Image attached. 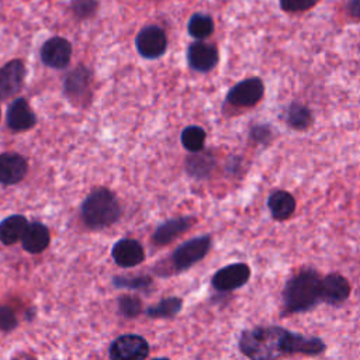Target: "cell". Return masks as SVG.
<instances>
[{"label":"cell","instance_id":"5bb4252c","mask_svg":"<svg viewBox=\"0 0 360 360\" xmlns=\"http://www.w3.org/2000/svg\"><path fill=\"white\" fill-rule=\"evenodd\" d=\"M27 173L25 159L13 152H4L0 155V184H15L24 179Z\"/></svg>","mask_w":360,"mask_h":360},{"label":"cell","instance_id":"4dcf8cb0","mask_svg":"<svg viewBox=\"0 0 360 360\" xmlns=\"http://www.w3.org/2000/svg\"><path fill=\"white\" fill-rule=\"evenodd\" d=\"M269 128H263V127H255L253 129H252V136L255 138V139H257V141H262L263 139V135H266V136H269Z\"/></svg>","mask_w":360,"mask_h":360},{"label":"cell","instance_id":"ffe728a7","mask_svg":"<svg viewBox=\"0 0 360 360\" xmlns=\"http://www.w3.org/2000/svg\"><path fill=\"white\" fill-rule=\"evenodd\" d=\"M285 121L292 129L305 131L312 124V114L307 105L301 103H292L287 110Z\"/></svg>","mask_w":360,"mask_h":360},{"label":"cell","instance_id":"4316f807","mask_svg":"<svg viewBox=\"0 0 360 360\" xmlns=\"http://www.w3.org/2000/svg\"><path fill=\"white\" fill-rule=\"evenodd\" d=\"M319 0H278L281 10L287 13H300L312 8Z\"/></svg>","mask_w":360,"mask_h":360},{"label":"cell","instance_id":"ac0fdd59","mask_svg":"<svg viewBox=\"0 0 360 360\" xmlns=\"http://www.w3.org/2000/svg\"><path fill=\"white\" fill-rule=\"evenodd\" d=\"M193 224H194V219L190 217H181V218L166 221L155 231L152 239L156 245H167L173 239L184 233L188 228H191Z\"/></svg>","mask_w":360,"mask_h":360},{"label":"cell","instance_id":"1f68e13d","mask_svg":"<svg viewBox=\"0 0 360 360\" xmlns=\"http://www.w3.org/2000/svg\"><path fill=\"white\" fill-rule=\"evenodd\" d=\"M153 360H169V359H165V357H158V359H153Z\"/></svg>","mask_w":360,"mask_h":360},{"label":"cell","instance_id":"cb8c5ba5","mask_svg":"<svg viewBox=\"0 0 360 360\" xmlns=\"http://www.w3.org/2000/svg\"><path fill=\"white\" fill-rule=\"evenodd\" d=\"M181 143L190 152H200L205 143V131L197 125L184 128L181 132Z\"/></svg>","mask_w":360,"mask_h":360},{"label":"cell","instance_id":"7c38bea8","mask_svg":"<svg viewBox=\"0 0 360 360\" xmlns=\"http://www.w3.org/2000/svg\"><path fill=\"white\" fill-rule=\"evenodd\" d=\"M187 62L197 72H210L218 63V49L205 41H195L187 49Z\"/></svg>","mask_w":360,"mask_h":360},{"label":"cell","instance_id":"e0dca14e","mask_svg":"<svg viewBox=\"0 0 360 360\" xmlns=\"http://www.w3.org/2000/svg\"><path fill=\"white\" fill-rule=\"evenodd\" d=\"M21 242H22V248L28 253H32V255L41 253L48 248L51 242L49 229L41 222H31L28 224Z\"/></svg>","mask_w":360,"mask_h":360},{"label":"cell","instance_id":"30bf717a","mask_svg":"<svg viewBox=\"0 0 360 360\" xmlns=\"http://www.w3.org/2000/svg\"><path fill=\"white\" fill-rule=\"evenodd\" d=\"M72 56V45L62 37L49 38L41 48L42 62L52 69H62L68 66Z\"/></svg>","mask_w":360,"mask_h":360},{"label":"cell","instance_id":"484cf974","mask_svg":"<svg viewBox=\"0 0 360 360\" xmlns=\"http://www.w3.org/2000/svg\"><path fill=\"white\" fill-rule=\"evenodd\" d=\"M118 308L120 312L128 318H134L139 315L142 309V302L139 298L134 295H122L118 298Z\"/></svg>","mask_w":360,"mask_h":360},{"label":"cell","instance_id":"d4e9b609","mask_svg":"<svg viewBox=\"0 0 360 360\" xmlns=\"http://www.w3.org/2000/svg\"><path fill=\"white\" fill-rule=\"evenodd\" d=\"M152 280L146 276L138 277H114L112 284L120 288H129V290H143L150 285Z\"/></svg>","mask_w":360,"mask_h":360},{"label":"cell","instance_id":"f1b7e54d","mask_svg":"<svg viewBox=\"0 0 360 360\" xmlns=\"http://www.w3.org/2000/svg\"><path fill=\"white\" fill-rule=\"evenodd\" d=\"M72 7L77 15L87 17L94 11L96 0H73Z\"/></svg>","mask_w":360,"mask_h":360},{"label":"cell","instance_id":"ba28073f","mask_svg":"<svg viewBox=\"0 0 360 360\" xmlns=\"http://www.w3.org/2000/svg\"><path fill=\"white\" fill-rule=\"evenodd\" d=\"M135 46L141 56L146 59H156L162 56L167 48L166 34L158 25H148L138 32Z\"/></svg>","mask_w":360,"mask_h":360},{"label":"cell","instance_id":"d6986e66","mask_svg":"<svg viewBox=\"0 0 360 360\" xmlns=\"http://www.w3.org/2000/svg\"><path fill=\"white\" fill-rule=\"evenodd\" d=\"M28 226V221L22 215H10L0 222V242L14 245L21 240Z\"/></svg>","mask_w":360,"mask_h":360},{"label":"cell","instance_id":"4fadbf2b","mask_svg":"<svg viewBox=\"0 0 360 360\" xmlns=\"http://www.w3.org/2000/svg\"><path fill=\"white\" fill-rule=\"evenodd\" d=\"M111 255L120 267H134L142 263L145 259V250L142 245L138 240L128 238L115 242Z\"/></svg>","mask_w":360,"mask_h":360},{"label":"cell","instance_id":"f546056e","mask_svg":"<svg viewBox=\"0 0 360 360\" xmlns=\"http://www.w3.org/2000/svg\"><path fill=\"white\" fill-rule=\"evenodd\" d=\"M347 11L353 18L360 20V0H349L347 1Z\"/></svg>","mask_w":360,"mask_h":360},{"label":"cell","instance_id":"9c48e42d","mask_svg":"<svg viewBox=\"0 0 360 360\" xmlns=\"http://www.w3.org/2000/svg\"><path fill=\"white\" fill-rule=\"evenodd\" d=\"M350 292H352V285L343 274L338 271H332L322 277V281H321L322 302L332 307H340L349 300Z\"/></svg>","mask_w":360,"mask_h":360},{"label":"cell","instance_id":"52a82bcc","mask_svg":"<svg viewBox=\"0 0 360 360\" xmlns=\"http://www.w3.org/2000/svg\"><path fill=\"white\" fill-rule=\"evenodd\" d=\"M264 94L263 80L259 77H249L236 83L226 96V103L233 107H253Z\"/></svg>","mask_w":360,"mask_h":360},{"label":"cell","instance_id":"603a6c76","mask_svg":"<svg viewBox=\"0 0 360 360\" xmlns=\"http://www.w3.org/2000/svg\"><path fill=\"white\" fill-rule=\"evenodd\" d=\"M183 301L179 297H169L159 301L155 307L146 309V315L150 318H170L180 312Z\"/></svg>","mask_w":360,"mask_h":360},{"label":"cell","instance_id":"3957f363","mask_svg":"<svg viewBox=\"0 0 360 360\" xmlns=\"http://www.w3.org/2000/svg\"><path fill=\"white\" fill-rule=\"evenodd\" d=\"M82 219L91 229H103L115 224L121 217L117 197L107 188L91 191L82 204Z\"/></svg>","mask_w":360,"mask_h":360},{"label":"cell","instance_id":"5b68a950","mask_svg":"<svg viewBox=\"0 0 360 360\" xmlns=\"http://www.w3.org/2000/svg\"><path fill=\"white\" fill-rule=\"evenodd\" d=\"M252 270L246 263H232L221 267L215 271L211 278V285L219 292H229L248 284L250 280Z\"/></svg>","mask_w":360,"mask_h":360},{"label":"cell","instance_id":"7a4b0ae2","mask_svg":"<svg viewBox=\"0 0 360 360\" xmlns=\"http://www.w3.org/2000/svg\"><path fill=\"white\" fill-rule=\"evenodd\" d=\"M322 276L314 267H301L291 273L281 290L283 315H295L309 312L321 301Z\"/></svg>","mask_w":360,"mask_h":360},{"label":"cell","instance_id":"83f0119b","mask_svg":"<svg viewBox=\"0 0 360 360\" xmlns=\"http://www.w3.org/2000/svg\"><path fill=\"white\" fill-rule=\"evenodd\" d=\"M17 326L14 312L8 307L0 308V330H11Z\"/></svg>","mask_w":360,"mask_h":360},{"label":"cell","instance_id":"8fae6325","mask_svg":"<svg viewBox=\"0 0 360 360\" xmlns=\"http://www.w3.org/2000/svg\"><path fill=\"white\" fill-rule=\"evenodd\" d=\"M25 66L21 60L14 59L0 68V101L15 96L24 83Z\"/></svg>","mask_w":360,"mask_h":360},{"label":"cell","instance_id":"9a60e30c","mask_svg":"<svg viewBox=\"0 0 360 360\" xmlns=\"http://www.w3.org/2000/svg\"><path fill=\"white\" fill-rule=\"evenodd\" d=\"M37 118L24 98H15L7 108V124L14 131L31 129Z\"/></svg>","mask_w":360,"mask_h":360},{"label":"cell","instance_id":"6da1fadb","mask_svg":"<svg viewBox=\"0 0 360 360\" xmlns=\"http://www.w3.org/2000/svg\"><path fill=\"white\" fill-rule=\"evenodd\" d=\"M238 346L249 360H280L294 354L319 356L326 350V343L321 338L278 325H260L242 330Z\"/></svg>","mask_w":360,"mask_h":360},{"label":"cell","instance_id":"7402d4cb","mask_svg":"<svg viewBox=\"0 0 360 360\" xmlns=\"http://www.w3.org/2000/svg\"><path fill=\"white\" fill-rule=\"evenodd\" d=\"M89 70L83 66H79L76 70H73L65 80V93L68 96L80 97V94L84 93V90L89 86Z\"/></svg>","mask_w":360,"mask_h":360},{"label":"cell","instance_id":"2e32d148","mask_svg":"<svg viewBox=\"0 0 360 360\" xmlns=\"http://www.w3.org/2000/svg\"><path fill=\"white\" fill-rule=\"evenodd\" d=\"M295 198L285 190H276L267 198V208L276 221H287L295 212Z\"/></svg>","mask_w":360,"mask_h":360},{"label":"cell","instance_id":"44dd1931","mask_svg":"<svg viewBox=\"0 0 360 360\" xmlns=\"http://www.w3.org/2000/svg\"><path fill=\"white\" fill-rule=\"evenodd\" d=\"M188 34L195 38L197 41H201L204 38H208L214 31V21L208 14L195 13L190 17L187 24Z\"/></svg>","mask_w":360,"mask_h":360},{"label":"cell","instance_id":"8992f818","mask_svg":"<svg viewBox=\"0 0 360 360\" xmlns=\"http://www.w3.org/2000/svg\"><path fill=\"white\" fill-rule=\"evenodd\" d=\"M108 354L111 360H145L149 354V345L145 338L127 333L111 343Z\"/></svg>","mask_w":360,"mask_h":360},{"label":"cell","instance_id":"277c9868","mask_svg":"<svg viewBox=\"0 0 360 360\" xmlns=\"http://www.w3.org/2000/svg\"><path fill=\"white\" fill-rule=\"evenodd\" d=\"M211 249V236L202 235L181 243L172 255V262L176 270L184 271L202 260Z\"/></svg>","mask_w":360,"mask_h":360}]
</instances>
